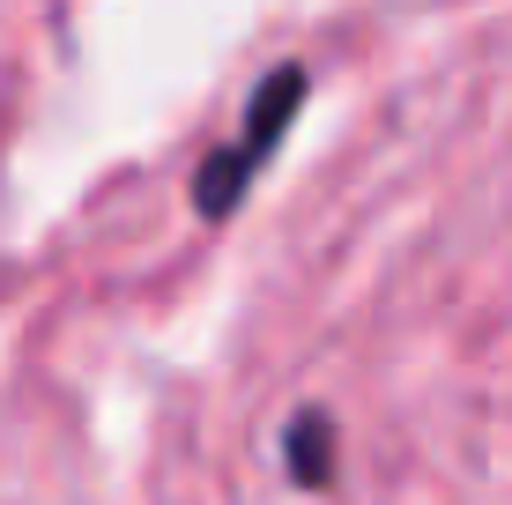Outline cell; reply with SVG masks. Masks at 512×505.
<instances>
[{
  "label": "cell",
  "mask_w": 512,
  "mask_h": 505,
  "mask_svg": "<svg viewBox=\"0 0 512 505\" xmlns=\"http://www.w3.org/2000/svg\"><path fill=\"white\" fill-rule=\"evenodd\" d=\"M297 112H305V67H275V75L253 90V104H245L238 142H216L208 164L193 171V208H201L208 223H223L245 194H253V179L268 171V156H275L282 134H290Z\"/></svg>",
  "instance_id": "6da1fadb"
},
{
  "label": "cell",
  "mask_w": 512,
  "mask_h": 505,
  "mask_svg": "<svg viewBox=\"0 0 512 505\" xmlns=\"http://www.w3.org/2000/svg\"><path fill=\"white\" fill-rule=\"evenodd\" d=\"M282 461H290V476L312 483V491L334 476V424H327L320 409H305L290 431H282Z\"/></svg>",
  "instance_id": "7a4b0ae2"
}]
</instances>
